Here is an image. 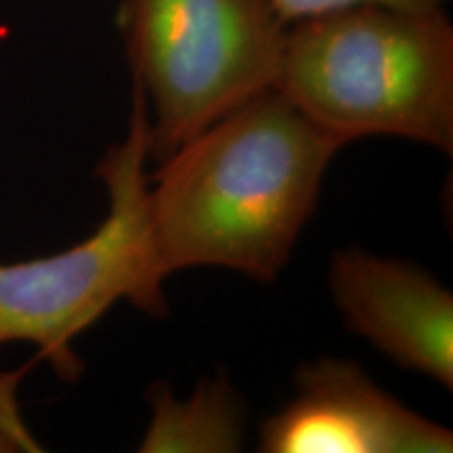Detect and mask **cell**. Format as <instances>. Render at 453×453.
<instances>
[{
  "label": "cell",
  "mask_w": 453,
  "mask_h": 453,
  "mask_svg": "<svg viewBox=\"0 0 453 453\" xmlns=\"http://www.w3.org/2000/svg\"><path fill=\"white\" fill-rule=\"evenodd\" d=\"M342 147L277 88L225 113L150 177V223L164 273L214 267L275 281Z\"/></svg>",
  "instance_id": "cell-1"
},
{
  "label": "cell",
  "mask_w": 453,
  "mask_h": 453,
  "mask_svg": "<svg viewBox=\"0 0 453 453\" xmlns=\"http://www.w3.org/2000/svg\"><path fill=\"white\" fill-rule=\"evenodd\" d=\"M275 88L342 145L399 137L453 154L445 9L357 4L294 21Z\"/></svg>",
  "instance_id": "cell-2"
},
{
  "label": "cell",
  "mask_w": 453,
  "mask_h": 453,
  "mask_svg": "<svg viewBox=\"0 0 453 453\" xmlns=\"http://www.w3.org/2000/svg\"><path fill=\"white\" fill-rule=\"evenodd\" d=\"M147 141L150 111L133 84L127 139L107 147L95 168L110 200L104 223L87 240L50 257L0 263V347L34 344L64 382H78L84 372L73 340L113 304L124 300L156 319L168 315V275L150 223Z\"/></svg>",
  "instance_id": "cell-3"
},
{
  "label": "cell",
  "mask_w": 453,
  "mask_h": 453,
  "mask_svg": "<svg viewBox=\"0 0 453 453\" xmlns=\"http://www.w3.org/2000/svg\"><path fill=\"white\" fill-rule=\"evenodd\" d=\"M118 27L156 162L275 88L288 32L273 0H120Z\"/></svg>",
  "instance_id": "cell-4"
},
{
  "label": "cell",
  "mask_w": 453,
  "mask_h": 453,
  "mask_svg": "<svg viewBox=\"0 0 453 453\" xmlns=\"http://www.w3.org/2000/svg\"><path fill=\"white\" fill-rule=\"evenodd\" d=\"M263 453H449L453 433L372 380L359 364L324 355L294 372V396L260 424Z\"/></svg>",
  "instance_id": "cell-5"
},
{
  "label": "cell",
  "mask_w": 453,
  "mask_h": 453,
  "mask_svg": "<svg viewBox=\"0 0 453 453\" xmlns=\"http://www.w3.org/2000/svg\"><path fill=\"white\" fill-rule=\"evenodd\" d=\"M327 288L344 327L390 364L453 390V294L420 265L364 248L334 252Z\"/></svg>",
  "instance_id": "cell-6"
},
{
  "label": "cell",
  "mask_w": 453,
  "mask_h": 453,
  "mask_svg": "<svg viewBox=\"0 0 453 453\" xmlns=\"http://www.w3.org/2000/svg\"><path fill=\"white\" fill-rule=\"evenodd\" d=\"M151 424L139 451L231 453L243 447L248 410L225 376L203 378L187 401H177L166 382L147 388Z\"/></svg>",
  "instance_id": "cell-7"
},
{
  "label": "cell",
  "mask_w": 453,
  "mask_h": 453,
  "mask_svg": "<svg viewBox=\"0 0 453 453\" xmlns=\"http://www.w3.org/2000/svg\"><path fill=\"white\" fill-rule=\"evenodd\" d=\"M449 0H273L277 13L288 26L307 17L357 7V4H387L399 9H445Z\"/></svg>",
  "instance_id": "cell-8"
}]
</instances>
